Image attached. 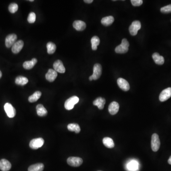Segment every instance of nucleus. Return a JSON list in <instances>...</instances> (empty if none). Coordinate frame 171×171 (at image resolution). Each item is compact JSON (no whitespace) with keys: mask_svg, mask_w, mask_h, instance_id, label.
<instances>
[{"mask_svg":"<svg viewBox=\"0 0 171 171\" xmlns=\"http://www.w3.org/2000/svg\"><path fill=\"white\" fill-rule=\"evenodd\" d=\"M141 28V24L139 21H134L129 28L130 33L132 36H135Z\"/></svg>","mask_w":171,"mask_h":171,"instance_id":"nucleus-4","label":"nucleus"},{"mask_svg":"<svg viewBox=\"0 0 171 171\" xmlns=\"http://www.w3.org/2000/svg\"><path fill=\"white\" fill-rule=\"evenodd\" d=\"M67 163L71 166L79 167L83 163V160L80 157H70L67 159Z\"/></svg>","mask_w":171,"mask_h":171,"instance_id":"nucleus-7","label":"nucleus"},{"mask_svg":"<svg viewBox=\"0 0 171 171\" xmlns=\"http://www.w3.org/2000/svg\"><path fill=\"white\" fill-rule=\"evenodd\" d=\"M44 143V140L42 138L33 139L29 143V147L33 149H37L42 147Z\"/></svg>","mask_w":171,"mask_h":171,"instance_id":"nucleus-5","label":"nucleus"},{"mask_svg":"<svg viewBox=\"0 0 171 171\" xmlns=\"http://www.w3.org/2000/svg\"><path fill=\"white\" fill-rule=\"evenodd\" d=\"M5 111L9 118H13L16 115V110L14 107L9 103H7L4 106Z\"/></svg>","mask_w":171,"mask_h":171,"instance_id":"nucleus-8","label":"nucleus"},{"mask_svg":"<svg viewBox=\"0 0 171 171\" xmlns=\"http://www.w3.org/2000/svg\"><path fill=\"white\" fill-rule=\"evenodd\" d=\"M47 51L49 54H53L56 50V46L54 43L49 42L47 44Z\"/></svg>","mask_w":171,"mask_h":171,"instance_id":"nucleus-29","label":"nucleus"},{"mask_svg":"<svg viewBox=\"0 0 171 171\" xmlns=\"http://www.w3.org/2000/svg\"><path fill=\"white\" fill-rule=\"evenodd\" d=\"M24 45V43L22 40H19L16 41L13 44L12 48V53L15 54L18 53L22 50Z\"/></svg>","mask_w":171,"mask_h":171,"instance_id":"nucleus-13","label":"nucleus"},{"mask_svg":"<svg viewBox=\"0 0 171 171\" xmlns=\"http://www.w3.org/2000/svg\"><path fill=\"white\" fill-rule=\"evenodd\" d=\"M29 2H34V0H29Z\"/></svg>","mask_w":171,"mask_h":171,"instance_id":"nucleus-38","label":"nucleus"},{"mask_svg":"<svg viewBox=\"0 0 171 171\" xmlns=\"http://www.w3.org/2000/svg\"><path fill=\"white\" fill-rule=\"evenodd\" d=\"M103 143L106 147L108 148H112L115 146L114 142L112 139L110 137H106L104 138Z\"/></svg>","mask_w":171,"mask_h":171,"instance_id":"nucleus-24","label":"nucleus"},{"mask_svg":"<svg viewBox=\"0 0 171 171\" xmlns=\"http://www.w3.org/2000/svg\"><path fill=\"white\" fill-rule=\"evenodd\" d=\"M105 103H106V99L102 97H97L93 101V105L94 106H97L98 109H103Z\"/></svg>","mask_w":171,"mask_h":171,"instance_id":"nucleus-18","label":"nucleus"},{"mask_svg":"<svg viewBox=\"0 0 171 171\" xmlns=\"http://www.w3.org/2000/svg\"><path fill=\"white\" fill-rule=\"evenodd\" d=\"M129 47V43L126 39H122L121 44L116 47L115 51L117 53H125L128 50Z\"/></svg>","mask_w":171,"mask_h":171,"instance_id":"nucleus-1","label":"nucleus"},{"mask_svg":"<svg viewBox=\"0 0 171 171\" xmlns=\"http://www.w3.org/2000/svg\"><path fill=\"white\" fill-rule=\"evenodd\" d=\"M2 73L1 71L0 70V78L2 77Z\"/></svg>","mask_w":171,"mask_h":171,"instance_id":"nucleus-37","label":"nucleus"},{"mask_svg":"<svg viewBox=\"0 0 171 171\" xmlns=\"http://www.w3.org/2000/svg\"><path fill=\"white\" fill-rule=\"evenodd\" d=\"M41 96L42 92L39 91H37L34 92L32 95L29 96L28 98L29 101L31 103L35 102L40 98Z\"/></svg>","mask_w":171,"mask_h":171,"instance_id":"nucleus-25","label":"nucleus"},{"mask_svg":"<svg viewBox=\"0 0 171 171\" xmlns=\"http://www.w3.org/2000/svg\"><path fill=\"white\" fill-rule=\"evenodd\" d=\"M102 68L101 65L97 63L94 65L93 67V73L92 75L91 76L92 77L93 80H97L100 77L102 74Z\"/></svg>","mask_w":171,"mask_h":171,"instance_id":"nucleus-6","label":"nucleus"},{"mask_svg":"<svg viewBox=\"0 0 171 171\" xmlns=\"http://www.w3.org/2000/svg\"><path fill=\"white\" fill-rule=\"evenodd\" d=\"M68 129L69 131L75 132L77 134L80 133V128L77 124L72 123L68 125Z\"/></svg>","mask_w":171,"mask_h":171,"instance_id":"nucleus-27","label":"nucleus"},{"mask_svg":"<svg viewBox=\"0 0 171 171\" xmlns=\"http://www.w3.org/2000/svg\"><path fill=\"white\" fill-rule=\"evenodd\" d=\"M18 9V5L15 3L10 4L9 6V11L11 13H14L16 12Z\"/></svg>","mask_w":171,"mask_h":171,"instance_id":"nucleus-31","label":"nucleus"},{"mask_svg":"<svg viewBox=\"0 0 171 171\" xmlns=\"http://www.w3.org/2000/svg\"><path fill=\"white\" fill-rule=\"evenodd\" d=\"M17 36L15 34H9L5 39V45L7 48L12 47L16 42Z\"/></svg>","mask_w":171,"mask_h":171,"instance_id":"nucleus-10","label":"nucleus"},{"mask_svg":"<svg viewBox=\"0 0 171 171\" xmlns=\"http://www.w3.org/2000/svg\"><path fill=\"white\" fill-rule=\"evenodd\" d=\"M73 27L77 31H82L86 28V24L82 21H75L73 23Z\"/></svg>","mask_w":171,"mask_h":171,"instance_id":"nucleus-17","label":"nucleus"},{"mask_svg":"<svg viewBox=\"0 0 171 171\" xmlns=\"http://www.w3.org/2000/svg\"><path fill=\"white\" fill-rule=\"evenodd\" d=\"M58 74L57 72L53 69H49L48 70V72L45 75L46 80L49 82H53L56 79Z\"/></svg>","mask_w":171,"mask_h":171,"instance_id":"nucleus-14","label":"nucleus"},{"mask_svg":"<svg viewBox=\"0 0 171 171\" xmlns=\"http://www.w3.org/2000/svg\"><path fill=\"white\" fill-rule=\"evenodd\" d=\"M44 166L42 163H38L29 166L28 171H43Z\"/></svg>","mask_w":171,"mask_h":171,"instance_id":"nucleus-22","label":"nucleus"},{"mask_svg":"<svg viewBox=\"0 0 171 171\" xmlns=\"http://www.w3.org/2000/svg\"><path fill=\"white\" fill-rule=\"evenodd\" d=\"M131 3L134 6H139L143 4L142 0H131Z\"/></svg>","mask_w":171,"mask_h":171,"instance_id":"nucleus-34","label":"nucleus"},{"mask_svg":"<svg viewBox=\"0 0 171 171\" xmlns=\"http://www.w3.org/2000/svg\"><path fill=\"white\" fill-rule=\"evenodd\" d=\"M171 97V87H168L163 90L159 95V100L164 102L168 100Z\"/></svg>","mask_w":171,"mask_h":171,"instance_id":"nucleus-9","label":"nucleus"},{"mask_svg":"<svg viewBox=\"0 0 171 171\" xmlns=\"http://www.w3.org/2000/svg\"><path fill=\"white\" fill-rule=\"evenodd\" d=\"M36 20V14L34 12L29 13L28 17V21L30 23H34Z\"/></svg>","mask_w":171,"mask_h":171,"instance_id":"nucleus-32","label":"nucleus"},{"mask_svg":"<svg viewBox=\"0 0 171 171\" xmlns=\"http://www.w3.org/2000/svg\"><path fill=\"white\" fill-rule=\"evenodd\" d=\"M168 162L169 164L171 165V156L169 157V159H168Z\"/></svg>","mask_w":171,"mask_h":171,"instance_id":"nucleus-36","label":"nucleus"},{"mask_svg":"<svg viewBox=\"0 0 171 171\" xmlns=\"http://www.w3.org/2000/svg\"><path fill=\"white\" fill-rule=\"evenodd\" d=\"M53 68L56 72L60 73H64L65 72V68L60 60H56L54 63Z\"/></svg>","mask_w":171,"mask_h":171,"instance_id":"nucleus-12","label":"nucleus"},{"mask_svg":"<svg viewBox=\"0 0 171 171\" xmlns=\"http://www.w3.org/2000/svg\"><path fill=\"white\" fill-rule=\"evenodd\" d=\"M117 83L119 87L125 91H128L130 89V85L128 81L123 78H119L117 80Z\"/></svg>","mask_w":171,"mask_h":171,"instance_id":"nucleus-11","label":"nucleus"},{"mask_svg":"<svg viewBox=\"0 0 171 171\" xmlns=\"http://www.w3.org/2000/svg\"><path fill=\"white\" fill-rule=\"evenodd\" d=\"M12 165L6 159H2L0 161V170L2 171H8L11 169Z\"/></svg>","mask_w":171,"mask_h":171,"instance_id":"nucleus-16","label":"nucleus"},{"mask_svg":"<svg viewBox=\"0 0 171 171\" xmlns=\"http://www.w3.org/2000/svg\"><path fill=\"white\" fill-rule=\"evenodd\" d=\"M114 22V18L112 16L105 17L102 19L101 23L106 26H110Z\"/></svg>","mask_w":171,"mask_h":171,"instance_id":"nucleus-23","label":"nucleus"},{"mask_svg":"<svg viewBox=\"0 0 171 171\" xmlns=\"http://www.w3.org/2000/svg\"><path fill=\"white\" fill-rule=\"evenodd\" d=\"M119 109V105L118 102L116 101H113L110 104L108 107V111L109 113L112 115H116Z\"/></svg>","mask_w":171,"mask_h":171,"instance_id":"nucleus-15","label":"nucleus"},{"mask_svg":"<svg viewBox=\"0 0 171 171\" xmlns=\"http://www.w3.org/2000/svg\"><path fill=\"white\" fill-rule=\"evenodd\" d=\"M36 111L37 115L39 117H44L46 116L48 113L47 110L42 104H39L36 107Z\"/></svg>","mask_w":171,"mask_h":171,"instance_id":"nucleus-20","label":"nucleus"},{"mask_svg":"<svg viewBox=\"0 0 171 171\" xmlns=\"http://www.w3.org/2000/svg\"><path fill=\"white\" fill-rule=\"evenodd\" d=\"M37 62V60L35 58L32 59L31 61H25L23 63V67L26 70H31L36 64Z\"/></svg>","mask_w":171,"mask_h":171,"instance_id":"nucleus-21","label":"nucleus"},{"mask_svg":"<svg viewBox=\"0 0 171 171\" xmlns=\"http://www.w3.org/2000/svg\"><path fill=\"white\" fill-rule=\"evenodd\" d=\"M151 148L154 152L158 151L160 146V141L157 134H154L152 135Z\"/></svg>","mask_w":171,"mask_h":171,"instance_id":"nucleus-3","label":"nucleus"},{"mask_svg":"<svg viewBox=\"0 0 171 171\" xmlns=\"http://www.w3.org/2000/svg\"></svg>","mask_w":171,"mask_h":171,"instance_id":"nucleus-39","label":"nucleus"},{"mask_svg":"<svg viewBox=\"0 0 171 171\" xmlns=\"http://www.w3.org/2000/svg\"><path fill=\"white\" fill-rule=\"evenodd\" d=\"M15 82L17 85L24 86L27 84L28 82V80L27 77H24L18 76L16 78Z\"/></svg>","mask_w":171,"mask_h":171,"instance_id":"nucleus-28","label":"nucleus"},{"mask_svg":"<svg viewBox=\"0 0 171 171\" xmlns=\"http://www.w3.org/2000/svg\"><path fill=\"white\" fill-rule=\"evenodd\" d=\"M138 167V163L135 161H132L128 164V169L131 171H135L137 169Z\"/></svg>","mask_w":171,"mask_h":171,"instance_id":"nucleus-30","label":"nucleus"},{"mask_svg":"<svg viewBox=\"0 0 171 171\" xmlns=\"http://www.w3.org/2000/svg\"><path fill=\"white\" fill-rule=\"evenodd\" d=\"M79 98L77 96H73L66 101L64 106L67 110H70L73 109L75 105L79 102Z\"/></svg>","mask_w":171,"mask_h":171,"instance_id":"nucleus-2","label":"nucleus"},{"mask_svg":"<svg viewBox=\"0 0 171 171\" xmlns=\"http://www.w3.org/2000/svg\"><path fill=\"white\" fill-rule=\"evenodd\" d=\"M160 11L163 13H171V5L163 7L161 8Z\"/></svg>","mask_w":171,"mask_h":171,"instance_id":"nucleus-33","label":"nucleus"},{"mask_svg":"<svg viewBox=\"0 0 171 171\" xmlns=\"http://www.w3.org/2000/svg\"><path fill=\"white\" fill-rule=\"evenodd\" d=\"M91 43L92 44V49L93 50H97V46L100 43V39L97 36H93L91 39Z\"/></svg>","mask_w":171,"mask_h":171,"instance_id":"nucleus-26","label":"nucleus"},{"mask_svg":"<svg viewBox=\"0 0 171 171\" xmlns=\"http://www.w3.org/2000/svg\"><path fill=\"white\" fill-rule=\"evenodd\" d=\"M152 58L156 64L161 65L165 62L164 58L162 56L160 55L158 53H154L152 55Z\"/></svg>","mask_w":171,"mask_h":171,"instance_id":"nucleus-19","label":"nucleus"},{"mask_svg":"<svg viewBox=\"0 0 171 171\" xmlns=\"http://www.w3.org/2000/svg\"><path fill=\"white\" fill-rule=\"evenodd\" d=\"M84 2L87 3H91L93 2V0H84Z\"/></svg>","mask_w":171,"mask_h":171,"instance_id":"nucleus-35","label":"nucleus"}]
</instances>
